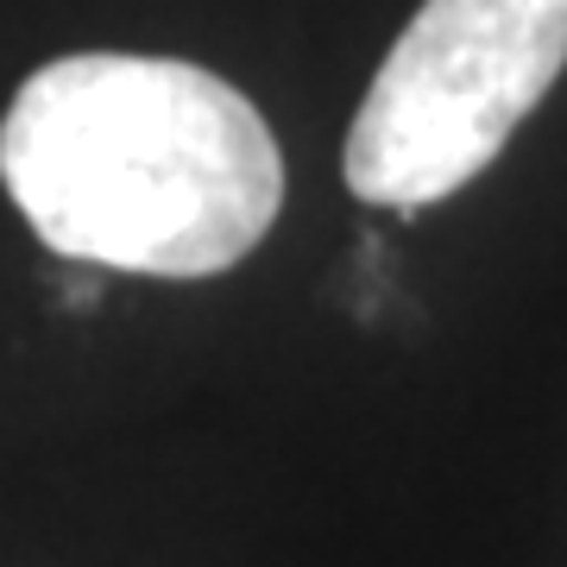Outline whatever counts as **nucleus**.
Returning <instances> with one entry per match:
<instances>
[{
	"instance_id": "obj_1",
	"label": "nucleus",
	"mask_w": 567,
	"mask_h": 567,
	"mask_svg": "<svg viewBox=\"0 0 567 567\" xmlns=\"http://www.w3.org/2000/svg\"><path fill=\"white\" fill-rule=\"evenodd\" d=\"M0 183L51 252L140 278H215L284 208L259 107L196 63L126 51L25 76L0 121Z\"/></svg>"
},
{
	"instance_id": "obj_2",
	"label": "nucleus",
	"mask_w": 567,
	"mask_h": 567,
	"mask_svg": "<svg viewBox=\"0 0 567 567\" xmlns=\"http://www.w3.org/2000/svg\"><path fill=\"white\" fill-rule=\"evenodd\" d=\"M561 70L567 0H423L353 114L347 189L398 215L466 189Z\"/></svg>"
}]
</instances>
